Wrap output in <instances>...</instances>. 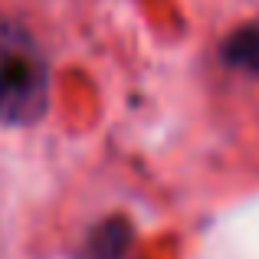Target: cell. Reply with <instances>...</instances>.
<instances>
[{
	"label": "cell",
	"instance_id": "6da1fadb",
	"mask_svg": "<svg viewBox=\"0 0 259 259\" xmlns=\"http://www.w3.org/2000/svg\"><path fill=\"white\" fill-rule=\"evenodd\" d=\"M50 108V69L30 50L13 46L0 59V121L36 125Z\"/></svg>",
	"mask_w": 259,
	"mask_h": 259
},
{
	"label": "cell",
	"instance_id": "7a4b0ae2",
	"mask_svg": "<svg viewBox=\"0 0 259 259\" xmlns=\"http://www.w3.org/2000/svg\"><path fill=\"white\" fill-rule=\"evenodd\" d=\"M132 249H135L132 223L125 217H108L85 240L82 259H132Z\"/></svg>",
	"mask_w": 259,
	"mask_h": 259
},
{
	"label": "cell",
	"instance_id": "3957f363",
	"mask_svg": "<svg viewBox=\"0 0 259 259\" xmlns=\"http://www.w3.org/2000/svg\"><path fill=\"white\" fill-rule=\"evenodd\" d=\"M220 56H223L227 66H233V69L249 72V76L259 79V20L243 23L240 30L230 33V36L223 39Z\"/></svg>",
	"mask_w": 259,
	"mask_h": 259
},
{
	"label": "cell",
	"instance_id": "277c9868",
	"mask_svg": "<svg viewBox=\"0 0 259 259\" xmlns=\"http://www.w3.org/2000/svg\"><path fill=\"white\" fill-rule=\"evenodd\" d=\"M10 50H13V39H10V33H7L4 20H0V59H4V56H7Z\"/></svg>",
	"mask_w": 259,
	"mask_h": 259
}]
</instances>
